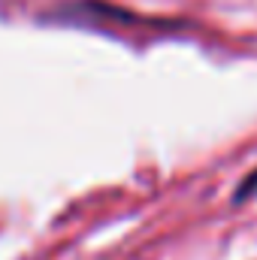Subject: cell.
I'll return each instance as SVG.
<instances>
[{
  "instance_id": "cell-1",
  "label": "cell",
  "mask_w": 257,
  "mask_h": 260,
  "mask_svg": "<svg viewBox=\"0 0 257 260\" xmlns=\"http://www.w3.org/2000/svg\"><path fill=\"white\" fill-rule=\"evenodd\" d=\"M251 197L257 200V170L242 182V188L236 191V203H245V200H251Z\"/></svg>"
}]
</instances>
